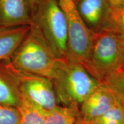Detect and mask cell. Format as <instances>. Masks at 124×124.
Wrapping results in <instances>:
<instances>
[{
  "label": "cell",
  "mask_w": 124,
  "mask_h": 124,
  "mask_svg": "<svg viewBox=\"0 0 124 124\" xmlns=\"http://www.w3.org/2000/svg\"><path fill=\"white\" fill-rule=\"evenodd\" d=\"M59 105L79 109L100 81L79 63L59 59L51 78Z\"/></svg>",
  "instance_id": "cell-1"
},
{
  "label": "cell",
  "mask_w": 124,
  "mask_h": 124,
  "mask_svg": "<svg viewBox=\"0 0 124 124\" xmlns=\"http://www.w3.org/2000/svg\"><path fill=\"white\" fill-rule=\"evenodd\" d=\"M124 63V35L106 27L95 33L90 50L82 65L102 82L119 70Z\"/></svg>",
  "instance_id": "cell-2"
},
{
  "label": "cell",
  "mask_w": 124,
  "mask_h": 124,
  "mask_svg": "<svg viewBox=\"0 0 124 124\" xmlns=\"http://www.w3.org/2000/svg\"><path fill=\"white\" fill-rule=\"evenodd\" d=\"M59 59L38 31L31 25L28 33L13 53L10 63L22 72L51 79Z\"/></svg>",
  "instance_id": "cell-3"
},
{
  "label": "cell",
  "mask_w": 124,
  "mask_h": 124,
  "mask_svg": "<svg viewBox=\"0 0 124 124\" xmlns=\"http://www.w3.org/2000/svg\"><path fill=\"white\" fill-rule=\"evenodd\" d=\"M32 24L56 58L67 59V27L58 0H41L31 17Z\"/></svg>",
  "instance_id": "cell-4"
},
{
  "label": "cell",
  "mask_w": 124,
  "mask_h": 124,
  "mask_svg": "<svg viewBox=\"0 0 124 124\" xmlns=\"http://www.w3.org/2000/svg\"><path fill=\"white\" fill-rule=\"evenodd\" d=\"M67 27V59L82 64L90 50L95 33L87 27L73 0H58Z\"/></svg>",
  "instance_id": "cell-5"
},
{
  "label": "cell",
  "mask_w": 124,
  "mask_h": 124,
  "mask_svg": "<svg viewBox=\"0 0 124 124\" xmlns=\"http://www.w3.org/2000/svg\"><path fill=\"white\" fill-rule=\"evenodd\" d=\"M5 63L16 83L21 98L47 111L59 106L50 79L22 72L12 66L10 60H5Z\"/></svg>",
  "instance_id": "cell-6"
},
{
  "label": "cell",
  "mask_w": 124,
  "mask_h": 124,
  "mask_svg": "<svg viewBox=\"0 0 124 124\" xmlns=\"http://www.w3.org/2000/svg\"><path fill=\"white\" fill-rule=\"evenodd\" d=\"M118 103L120 102L110 90L101 82L80 106V117L85 122L91 124Z\"/></svg>",
  "instance_id": "cell-7"
},
{
  "label": "cell",
  "mask_w": 124,
  "mask_h": 124,
  "mask_svg": "<svg viewBox=\"0 0 124 124\" xmlns=\"http://www.w3.org/2000/svg\"><path fill=\"white\" fill-rule=\"evenodd\" d=\"M76 5L83 21L92 32L97 33L106 27L110 7L105 0H80Z\"/></svg>",
  "instance_id": "cell-8"
},
{
  "label": "cell",
  "mask_w": 124,
  "mask_h": 124,
  "mask_svg": "<svg viewBox=\"0 0 124 124\" xmlns=\"http://www.w3.org/2000/svg\"><path fill=\"white\" fill-rule=\"evenodd\" d=\"M32 24L25 0H0V27L31 25Z\"/></svg>",
  "instance_id": "cell-9"
},
{
  "label": "cell",
  "mask_w": 124,
  "mask_h": 124,
  "mask_svg": "<svg viewBox=\"0 0 124 124\" xmlns=\"http://www.w3.org/2000/svg\"><path fill=\"white\" fill-rule=\"evenodd\" d=\"M31 29V25L0 27V61L10 60Z\"/></svg>",
  "instance_id": "cell-10"
},
{
  "label": "cell",
  "mask_w": 124,
  "mask_h": 124,
  "mask_svg": "<svg viewBox=\"0 0 124 124\" xmlns=\"http://www.w3.org/2000/svg\"><path fill=\"white\" fill-rule=\"evenodd\" d=\"M20 100L18 87L7 69L5 60L0 61V104L17 107Z\"/></svg>",
  "instance_id": "cell-11"
},
{
  "label": "cell",
  "mask_w": 124,
  "mask_h": 124,
  "mask_svg": "<svg viewBox=\"0 0 124 124\" xmlns=\"http://www.w3.org/2000/svg\"><path fill=\"white\" fill-rule=\"evenodd\" d=\"M17 108L21 124H44L48 112L23 98H21Z\"/></svg>",
  "instance_id": "cell-12"
},
{
  "label": "cell",
  "mask_w": 124,
  "mask_h": 124,
  "mask_svg": "<svg viewBox=\"0 0 124 124\" xmlns=\"http://www.w3.org/2000/svg\"><path fill=\"white\" fill-rule=\"evenodd\" d=\"M79 109L59 105L46 116L44 124H76Z\"/></svg>",
  "instance_id": "cell-13"
},
{
  "label": "cell",
  "mask_w": 124,
  "mask_h": 124,
  "mask_svg": "<svg viewBox=\"0 0 124 124\" xmlns=\"http://www.w3.org/2000/svg\"><path fill=\"white\" fill-rule=\"evenodd\" d=\"M102 82L110 90L124 108V71L119 70L107 76Z\"/></svg>",
  "instance_id": "cell-14"
},
{
  "label": "cell",
  "mask_w": 124,
  "mask_h": 124,
  "mask_svg": "<svg viewBox=\"0 0 124 124\" xmlns=\"http://www.w3.org/2000/svg\"><path fill=\"white\" fill-rule=\"evenodd\" d=\"M91 124H124V108L118 103Z\"/></svg>",
  "instance_id": "cell-15"
},
{
  "label": "cell",
  "mask_w": 124,
  "mask_h": 124,
  "mask_svg": "<svg viewBox=\"0 0 124 124\" xmlns=\"http://www.w3.org/2000/svg\"><path fill=\"white\" fill-rule=\"evenodd\" d=\"M106 27L114 29L124 35V5L110 8Z\"/></svg>",
  "instance_id": "cell-16"
},
{
  "label": "cell",
  "mask_w": 124,
  "mask_h": 124,
  "mask_svg": "<svg viewBox=\"0 0 124 124\" xmlns=\"http://www.w3.org/2000/svg\"><path fill=\"white\" fill-rule=\"evenodd\" d=\"M0 124H21L17 108L0 104Z\"/></svg>",
  "instance_id": "cell-17"
},
{
  "label": "cell",
  "mask_w": 124,
  "mask_h": 124,
  "mask_svg": "<svg viewBox=\"0 0 124 124\" xmlns=\"http://www.w3.org/2000/svg\"><path fill=\"white\" fill-rule=\"evenodd\" d=\"M31 16L33 15L41 0H25Z\"/></svg>",
  "instance_id": "cell-18"
},
{
  "label": "cell",
  "mask_w": 124,
  "mask_h": 124,
  "mask_svg": "<svg viewBox=\"0 0 124 124\" xmlns=\"http://www.w3.org/2000/svg\"><path fill=\"white\" fill-rule=\"evenodd\" d=\"M110 8H116L124 5V0H105Z\"/></svg>",
  "instance_id": "cell-19"
},
{
  "label": "cell",
  "mask_w": 124,
  "mask_h": 124,
  "mask_svg": "<svg viewBox=\"0 0 124 124\" xmlns=\"http://www.w3.org/2000/svg\"><path fill=\"white\" fill-rule=\"evenodd\" d=\"M76 124H87V123H86V122H85L84 121H83L81 119V118H80V115H79L78 118L77 122H76Z\"/></svg>",
  "instance_id": "cell-20"
},
{
  "label": "cell",
  "mask_w": 124,
  "mask_h": 124,
  "mask_svg": "<svg viewBox=\"0 0 124 124\" xmlns=\"http://www.w3.org/2000/svg\"><path fill=\"white\" fill-rule=\"evenodd\" d=\"M80 1V0H73V1L74 2H75V4H77L78 2H79V1Z\"/></svg>",
  "instance_id": "cell-21"
},
{
  "label": "cell",
  "mask_w": 124,
  "mask_h": 124,
  "mask_svg": "<svg viewBox=\"0 0 124 124\" xmlns=\"http://www.w3.org/2000/svg\"><path fill=\"white\" fill-rule=\"evenodd\" d=\"M120 70H122V71H124V63H123V64H122L121 68Z\"/></svg>",
  "instance_id": "cell-22"
}]
</instances>
